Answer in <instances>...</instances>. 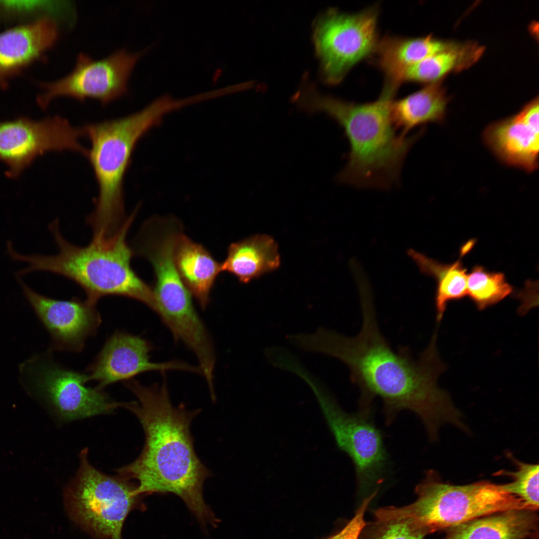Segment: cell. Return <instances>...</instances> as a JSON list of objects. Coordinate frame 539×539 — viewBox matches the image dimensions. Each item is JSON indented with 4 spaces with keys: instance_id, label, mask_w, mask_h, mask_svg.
Segmentation results:
<instances>
[{
    "instance_id": "6da1fadb",
    "label": "cell",
    "mask_w": 539,
    "mask_h": 539,
    "mask_svg": "<svg viewBox=\"0 0 539 539\" xmlns=\"http://www.w3.org/2000/svg\"><path fill=\"white\" fill-rule=\"evenodd\" d=\"M360 292V332L351 337L325 332L322 348L347 365L352 383L359 388L361 404L368 408L374 398H380L388 422L402 410L413 411L432 440L445 423L461 427L460 412L438 385L439 376L446 369L437 347L439 325H436L429 344L417 358L407 346L394 350L380 330L371 292L366 288Z\"/></svg>"
},
{
    "instance_id": "7a4b0ae2",
    "label": "cell",
    "mask_w": 539,
    "mask_h": 539,
    "mask_svg": "<svg viewBox=\"0 0 539 539\" xmlns=\"http://www.w3.org/2000/svg\"><path fill=\"white\" fill-rule=\"evenodd\" d=\"M161 384L144 386L130 379L124 384L137 400L120 403L139 419L145 435L139 456L117 471L137 482L138 495L172 493L180 497L203 525L217 519L206 505L203 487L211 472L198 458L190 425L200 410H188L172 404L165 372Z\"/></svg>"
},
{
    "instance_id": "3957f363",
    "label": "cell",
    "mask_w": 539,
    "mask_h": 539,
    "mask_svg": "<svg viewBox=\"0 0 539 539\" xmlns=\"http://www.w3.org/2000/svg\"><path fill=\"white\" fill-rule=\"evenodd\" d=\"M396 91L385 84L378 98L366 103L322 95L311 85L296 95L300 108L324 112L343 129L350 151L346 165L337 176L339 183L384 189L398 181L403 161L421 132L407 136L396 132L391 117Z\"/></svg>"
},
{
    "instance_id": "277c9868",
    "label": "cell",
    "mask_w": 539,
    "mask_h": 539,
    "mask_svg": "<svg viewBox=\"0 0 539 539\" xmlns=\"http://www.w3.org/2000/svg\"><path fill=\"white\" fill-rule=\"evenodd\" d=\"M138 208L127 218L121 228L109 237L93 236L87 246L75 245L62 235L57 220L49 225L58 252L55 255L22 254L9 245L6 251L13 260L28 266L18 271V277L35 271L63 276L83 289L87 299L96 304L106 296H121L138 300L155 312V299L151 289L133 270L134 255L127 235Z\"/></svg>"
},
{
    "instance_id": "5b68a950",
    "label": "cell",
    "mask_w": 539,
    "mask_h": 539,
    "mask_svg": "<svg viewBox=\"0 0 539 539\" xmlns=\"http://www.w3.org/2000/svg\"><path fill=\"white\" fill-rule=\"evenodd\" d=\"M176 108L175 100L165 95L129 115L83 127L90 144L86 156L98 188L94 209L87 220L93 235L110 237L125 222L124 180L135 147L143 135Z\"/></svg>"
},
{
    "instance_id": "8992f818",
    "label": "cell",
    "mask_w": 539,
    "mask_h": 539,
    "mask_svg": "<svg viewBox=\"0 0 539 539\" xmlns=\"http://www.w3.org/2000/svg\"><path fill=\"white\" fill-rule=\"evenodd\" d=\"M417 498L407 506L380 508V518H404L428 535L474 519L513 509H529L501 485L482 481L465 485L442 482L433 471L415 488Z\"/></svg>"
},
{
    "instance_id": "52a82bcc",
    "label": "cell",
    "mask_w": 539,
    "mask_h": 539,
    "mask_svg": "<svg viewBox=\"0 0 539 539\" xmlns=\"http://www.w3.org/2000/svg\"><path fill=\"white\" fill-rule=\"evenodd\" d=\"M88 453L87 448L81 451L77 472L65 490L68 512L96 539H122L125 520L138 501L137 485L119 475L99 471L89 462Z\"/></svg>"
},
{
    "instance_id": "ba28073f",
    "label": "cell",
    "mask_w": 539,
    "mask_h": 539,
    "mask_svg": "<svg viewBox=\"0 0 539 539\" xmlns=\"http://www.w3.org/2000/svg\"><path fill=\"white\" fill-rule=\"evenodd\" d=\"M378 15L377 6L354 13L332 8L316 19L313 40L326 83H339L354 66L373 55L379 41Z\"/></svg>"
},
{
    "instance_id": "9c48e42d",
    "label": "cell",
    "mask_w": 539,
    "mask_h": 539,
    "mask_svg": "<svg viewBox=\"0 0 539 539\" xmlns=\"http://www.w3.org/2000/svg\"><path fill=\"white\" fill-rule=\"evenodd\" d=\"M19 371L24 386L44 399L64 421L109 413L120 407L102 388L87 386V374L62 366L48 352L31 356L20 364Z\"/></svg>"
},
{
    "instance_id": "30bf717a",
    "label": "cell",
    "mask_w": 539,
    "mask_h": 539,
    "mask_svg": "<svg viewBox=\"0 0 539 539\" xmlns=\"http://www.w3.org/2000/svg\"><path fill=\"white\" fill-rule=\"evenodd\" d=\"M143 54V51L132 53L120 49L97 60L81 53L66 76L40 84L42 92L37 103L45 108L52 100L61 97L79 101L92 98L103 105L112 102L126 93L132 72Z\"/></svg>"
},
{
    "instance_id": "8fae6325",
    "label": "cell",
    "mask_w": 539,
    "mask_h": 539,
    "mask_svg": "<svg viewBox=\"0 0 539 539\" xmlns=\"http://www.w3.org/2000/svg\"><path fill=\"white\" fill-rule=\"evenodd\" d=\"M83 127H77L61 116L39 120L20 117L0 122V161L6 175L16 178L38 156L48 152L69 151L86 156L80 142Z\"/></svg>"
},
{
    "instance_id": "7c38bea8",
    "label": "cell",
    "mask_w": 539,
    "mask_h": 539,
    "mask_svg": "<svg viewBox=\"0 0 539 539\" xmlns=\"http://www.w3.org/2000/svg\"><path fill=\"white\" fill-rule=\"evenodd\" d=\"M181 229L180 223L172 218H152L142 225L131 246L134 255L146 259L153 268L156 282L153 291L157 314L182 311L193 304L192 295L174 261L175 246Z\"/></svg>"
},
{
    "instance_id": "4fadbf2b",
    "label": "cell",
    "mask_w": 539,
    "mask_h": 539,
    "mask_svg": "<svg viewBox=\"0 0 539 539\" xmlns=\"http://www.w3.org/2000/svg\"><path fill=\"white\" fill-rule=\"evenodd\" d=\"M324 403L337 444L354 464L359 492L370 494L383 481L387 468V455L380 431L367 416L347 413L331 400Z\"/></svg>"
},
{
    "instance_id": "5bb4252c",
    "label": "cell",
    "mask_w": 539,
    "mask_h": 539,
    "mask_svg": "<svg viewBox=\"0 0 539 539\" xmlns=\"http://www.w3.org/2000/svg\"><path fill=\"white\" fill-rule=\"evenodd\" d=\"M18 281L26 299L50 335L52 349L79 352L86 340L101 323L96 304L74 298L59 300L42 295L20 278Z\"/></svg>"
},
{
    "instance_id": "9a60e30c",
    "label": "cell",
    "mask_w": 539,
    "mask_h": 539,
    "mask_svg": "<svg viewBox=\"0 0 539 539\" xmlns=\"http://www.w3.org/2000/svg\"><path fill=\"white\" fill-rule=\"evenodd\" d=\"M151 344L147 340L126 332L117 331L106 341L88 369L89 381L98 383L99 388L119 381L128 380L145 372L182 370L200 373L198 367L172 360L164 362L150 361Z\"/></svg>"
},
{
    "instance_id": "2e32d148",
    "label": "cell",
    "mask_w": 539,
    "mask_h": 539,
    "mask_svg": "<svg viewBox=\"0 0 539 539\" xmlns=\"http://www.w3.org/2000/svg\"><path fill=\"white\" fill-rule=\"evenodd\" d=\"M58 31L48 17L21 24L0 33V86L24 68L41 59L55 44Z\"/></svg>"
},
{
    "instance_id": "e0dca14e",
    "label": "cell",
    "mask_w": 539,
    "mask_h": 539,
    "mask_svg": "<svg viewBox=\"0 0 539 539\" xmlns=\"http://www.w3.org/2000/svg\"><path fill=\"white\" fill-rule=\"evenodd\" d=\"M539 124L521 111L515 116L488 126L484 139L504 163L532 172L539 164Z\"/></svg>"
},
{
    "instance_id": "ac0fdd59",
    "label": "cell",
    "mask_w": 539,
    "mask_h": 539,
    "mask_svg": "<svg viewBox=\"0 0 539 539\" xmlns=\"http://www.w3.org/2000/svg\"><path fill=\"white\" fill-rule=\"evenodd\" d=\"M457 45L431 36L416 38L385 36L379 40L373 55L374 63L385 74V83L397 88L400 75L405 69L426 57Z\"/></svg>"
},
{
    "instance_id": "d6986e66",
    "label": "cell",
    "mask_w": 539,
    "mask_h": 539,
    "mask_svg": "<svg viewBox=\"0 0 539 539\" xmlns=\"http://www.w3.org/2000/svg\"><path fill=\"white\" fill-rule=\"evenodd\" d=\"M537 511L513 509L450 528L444 539H529L538 530Z\"/></svg>"
},
{
    "instance_id": "ffe728a7",
    "label": "cell",
    "mask_w": 539,
    "mask_h": 539,
    "mask_svg": "<svg viewBox=\"0 0 539 539\" xmlns=\"http://www.w3.org/2000/svg\"><path fill=\"white\" fill-rule=\"evenodd\" d=\"M174 257L180 277L192 296L205 309L221 264L201 244L181 232L175 244Z\"/></svg>"
},
{
    "instance_id": "44dd1931",
    "label": "cell",
    "mask_w": 539,
    "mask_h": 539,
    "mask_svg": "<svg viewBox=\"0 0 539 539\" xmlns=\"http://www.w3.org/2000/svg\"><path fill=\"white\" fill-rule=\"evenodd\" d=\"M278 245L270 236L257 234L232 243L222 270L236 276L241 282L252 280L277 269L280 265Z\"/></svg>"
},
{
    "instance_id": "7402d4cb",
    "label": "cell",
    "mask_w": 539,
    "mask_h": 539,
    "mask_svg": "<svg viewBox=\"0 0 539 539\" xmlns=\"http://www.w3.org/2000/svg\"><path fill=\"white\" fill-rule=\"evenodd\" d=\"M447 99L439 84H431L412 94L393 100L391 107L393 124L407 136L413 128L429 122H440L445 117Z\"/></svg>"
},
{
    "instance_id": "603a6c76",
    "label": "cell",
    "mask_w": 539,
    "mask_h": 539,
    "mask_svg": "<svg viewBox=\"0 0 539 539\" xmlns=\"http://www.w3.org/2000/svg\"><path fill=\"white\" fill-rule=\"evenodd\" d=\"M408 255L422 273L433 277L437 283L435 295L436 321L440 323L448 303L467 296V270L460 259L452 264H443L424 254L409 249Z\"/></svg>"
},
{
    "instance_id": "cb8c5ba5",
    "label": "cell",
    "mask_w": 539,
    "mask_h": 539,
    "mask_svg": "<svg viewBox=\"0 0 539 539\" xmlns=\"http://www.w3.org/2000/svg\"><path fill=\"white\" fill-rule=\"evenodd\" d=\"M480 52L479 48L458 44L453 49L430 55L409 66L400 74L399 83L435 82L451 70L470 64L467 58L473 61Z\"/></svg>"
},
{
    "instance_id": "d4e9b609",
    "label": "cell",
    "mask_w": 539,
    "mask_h": 539,
    "mask_svg": "<svg viewBox=\"0 0 539 539\" xmlns=\"http://www.w3.org/2000/svg\"><path fill=\"white\" fill-rule=\"evenodd\" d=\"M513 291L502 272L490 271L477 265L468 274L467 296L480 310L498 303Z\"/></svg>"
},
{
    "instance_id": "484cf974",
    "label": "cell",
    "mask_w": 539,
    "mask_h": 539,
    "mask_svg": "<svg viewBox=\"0 0 539 539\" xmlns=\"http://www.w3.org/2000/svg\"><path fill=\"white\" fill-rule=\"evenodd\" d=\"M518 466L516 472L502 471L496 476H507L513 482L501 485L507 492L522 500L532 510L539 509V465L525 463L514 459Z\"/></svg>"
},
{
    "instance_id": "4316f807",
    "label": "cell",
    "mask_w": 539,
    "mask_h": 539,
    "mask_svg": "<svg viewBox=\"0 0 539 539\" xmlns=\"http://www.w3.org/2000/svg\"><path fill=\"white\" fill-rule=\"evenodd\" d=\"M427 534L404 518L376 519L364 539H424Z\"/></svg>"
},
{
    "instance_id": "83f0119b",
    "label": "cell",
    "mask_w": 539,
    "mask_h": 539,
    "mask_svg": "<svg viewBox=\"0 0 539 539\" xmlns=\"http://www.w3.org/2000/svg\"><path fill=\"white\" fill-rule=\"evenodd\" d=\"M48 1H0V15L5 17H22L50 11L59 6Z\"/></svg>"
},
{
    "instance_id": "f1b7e54d",
    "label": "cell",
    "mask_w": 539,
    "mask_h": 539,
    "mask_svg": "<svg viewBox=\"0 0 539 539\" xmlns=\"http://www.w3.org/2000/svg\"><path fill=\"white\" fill-rule=\"evenodd\" d=\"M377 494L373 493L366 497L356 511L353 518L340 532L326 539H358L366 526L365 513L370 502Z\"/></svg>"
}]
</instances>
